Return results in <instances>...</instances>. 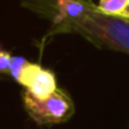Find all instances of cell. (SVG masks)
Here are the masks:
<instances>
[{"instance_id":"cell-1","label":"cell","mask_w":129,"mask_h":129,"mask_svg":"<svg viewBox=\"0 0 129 129\" xmlns=\"http://www.w3.org/2000/svg\"><path fill=\"white\" fill-rule=\"evenodd\" d=\"M51 34H78L97 47L129 54V18L106 14L90 2L79 18L53 26Z\"/></svg>"},{"instance_id":"cell-2","label":"cell","mask_w":129,"mask_h":129,"mask_svg":"<svg viewBox=\"0 0 129 129\" xmlns=\"http://www.w3.org/2000/svg\"><path fill=\"white\" fill-rule=\"evenodd\" d=\"M24 108L29 118L38 125H54L68 121L75 112L72 99L64 89L57 87L49 97L39 100L31 96L28 92L22 94Z\"/></svg>"},{"instance_id":"cell-3","label":"cell","mask_w":129,"mask_h":129,"mask_svg":"<svg viewBox=\"0 0 129 129\" xmlns=\"http://www.w3.org/2000/svg\"><path fill=\"white\" fill-rule=\"evenodd\" d=\"M18 83L25 87V92L39 100L49 97L57 90V79L53 71L31 61L25 65Z\"/></svg>"},{"instance_id":"cell-4","label":"cell","mask_w":129,"mask_h":129,"mask_svg":"<svg viewBox=\"0 0 129 129\" xmlns=\"http://www.w3.org/2000/svg\"><path fill=\"white\" fill-rule=\"evenodd\" d=\"M87 0H54L56 14L53 17L54 26L71 22L79 18L87 7Z\"/></svg>"},{"instance_id":"cell-5","label":"cell","mask_w":129,"mask_h":129,"mask_svg":"<svg viewBox=\"0 0 129 129\" xmlns=\"http://www.w3.org/2000/svg\"><path fill=\"white\" fill-rule=\"evenodd\" d=\"M128 0H99L97 7L100 11L110 15H123Z\"/></svg>"},{"instance_id":"cell-6","label":"cell","mask_w":129,"mask_h":129,"mask_svg":"<svg viewBox=\"0 0 129 129\" xmlns=\"http://www.w3.org/2000/svg\"><path fill=\"white\" fill-rule=\"evenodd\" d=\"M28 60L24 58V57L21 56H13L11 57V61H10V68H9V74L13 76V79H14L15 82H18V79H20L21 74H22L24 68H25V65L28 64Z\"/></svg>"},{"instance_id":"cell-7","label":"cell","mask_w":129,"mask_h":129,"mask_svg":"<svg viewBox=\"0 0 129 129\" xmlns=\"http://www.w3.org/2000/svg\"><path fill=\"white\" fill-rule=\"evenodd\" d=\"M11 54L7 50H4L0 46V74H9L10 61H11Z\"/></svg>"},{"instance_id":"cell-8","label":"cell","mask_w":129,"mask_h":129,"mask_svg":"<svg viewBox=\"0 0 129 129\" xmlns=\"http://www.w3.org/2000/svg\"><path fill=\"white\" fill-rule=\"evenodd\" d=\"M123 17H128V18H129V0H128V4H126L125 13H123Z\"/></svg>"}]
</instances>
